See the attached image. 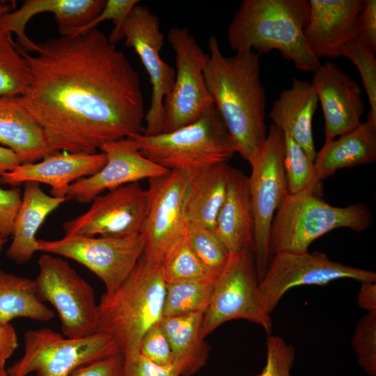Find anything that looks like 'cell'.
<instances>
[{"label": "cell", "instance_id": "cell-16", "mask_svg": "<svg viewBox=\"0 0 376 376\" xmlns=\"http://www.w3.org/2000/svg\"><path fill=\"white\" fill-rule=\"evenodd\" d=\"M89 208L63 223L64 236H123L141 233L147 212L148 191L139 182L96 196Z\"/></svg>", "mask_w": 376, "mask_h": 376}, {"label": "cell", "instance_id": "cell-34", "mask_svg": "<svg viewBox=\"0 0 376 376\" xmlns=\"http://www.w3.org/2000/svg\"><path fill=\"white\" fill-rule=\"evenodd\" d=\"M184 236L199 260L217 277L230 254L214 231L202 224L189 222L185 224Z\"/></svg>", "mask_w": 376, "mask_h": 376}, {"label": "cell", "instance_id": "cell-42", "mask_svg": "<svg viewBox=\"0 0 376 376\" xmlns=\"http://www.w3.org/2000/svg\"><path fill=\"white\" fill-rule=\"evenodd\" d=\"M358 38L376 51L375 0H363L358 19Z\"/></svg>", "mask_w": 376, "mask_h": 376}, {"label": "cell", "instance_id": "cell-4", "mask_svg": "<svg viewBox=\"0 0 376 376\" xmlns=\"http://www.w3.org/2000/svg\"><path fill=\"white\" fill-rule=\"evenodd\" d=\"M166 282L161 263L143 256L125 281L97 304V332L110 335L120 354L139 353L145 333L163 317Z\"/></svg>", "mask_w": 376, "mask_h": 376}, {"label": "cell", "instance_id": "cell-35", "mask_svg": "<svg viewBox=\"0 0 376 376\" xmlns=\"http://www.w3.org/2000/svg\"><path fill=\"white\" fill-rule=\"evenodd\" d=\"M339 56L347 58L357 67L368 97L370 111L376 114L375 51L360 39L357 38L340 48Z\"/></svg>", "mask_w": 376, "mask_h": 376}, {"label": "cell", "instance_id": "cell-36", "mask_svg": "<svg viewBox=\"0 0 376 376\" xmlns=\"http://www.w3.org/2000/svg\"><path fill=\"white\" fill-rule=\"evenodd\" d=\"M357 363L369 376L376 375V313H367L357 322L352 340Z\"/></svg>", "mask_w": 376, "mask_h": 376}, {"label": "cell", "instance_id": "cell-28", "mask_svg": "<svg viewBox=\"0 0 376 376\" xmlns=\"http://www.w3.org/2000/svg\"><path fill=\"white\" fill-rule=\"evenodd\" d=\"M203 313L163 317L159 321L171 347L173 364L180 376H193L207 364L210 346L201 336Z\"/></svg>", "mask_w": 376, "mask_h": 376}, {"label": "cell", "instance_id": "cell-38", "mask_svg": "<svg viewBox=\"0 0 376 376\" xmlns=\"http://www.w3.org/2000/svg\"><path fill=\"white\" fill-rule=\"evenodd\" d=\"M139 2V0H107L100 13L92 22L78 29L72 36L96 28L97 25L105 20H112L113 28L108 38L112 43L116 44L123 38V29L127 17Z\"/></svg>", "mask_w": 376, "mask_h": 376}, {"label": "cell", "instance_id": "cell-3", "mask_svg": "<svg viewBox=\"0 0 376 376\" xmlns=\"http://www.w3.org/2000/svg\"><path fill=\"white\" fill-rule=\"evenodd\" d=\"M308 15V0H244L228 25V44L235 52L278 50L299 70L314 72L321 63L304 38Z\"/></svg>", "mask_w": 376, "mask_h": 376}, {"label": "cell", "instance_id": "cell-44", "mask_svg": "<svg viewBox=\"0 0 376 376\" xmlns=\"http://www.w3.org/2000/svg\"><path fill=\"white\" fill-rule=\"evenodd\" d=\"M18 346L15 329L10 323L0 322V368H5L7 360Z\"/></svg>", "mask_w": 376, "mask_h": 376}, {"label": "cell", "instance_id": "cell-12", "mask_svg": "<svg viewBox=\"0 0 376 376\" xmlns=\"http://www.w3.org/2000/svg\"><path fill=\"white\" fill-rule=\"evenodd\" d=\"M38 251L73 260L87 267L104 283L106 292L119 287L144 252L141 233L123 236H64L38 240Z\"/></svg>", "mask_w": 376, "mask_h": 376}, {"label": "cell", "instance_id": "cell-31", "mask_svg": "<svg viewBox=\"0 0 376 376\" xmlns=\"http://www.w3.org/2000/svg\"><path fill=\"white\" fill-rule=\"evenodd\" d=\"M214 283V281L166 283L163 317L204 313L210 303Z\"/></svg>", "mask_w": 376, "mask_h": 376}, {"label": "cell", "instance_id": "cell-22", "mask_svg": "<svg viewBox=\"0 0 376 376\" xmlns=\"http://www.w3.org/2000/svg\"><path fill=\"white\" fill-rule=\"evenodd\" d=\"M213 231L230 255L254 246V217L248 177L232 167Z\"/></svg>", "mask_w": 376, "mask_h": 376}, {"label": "cell", "instance_id": "cell-19", "mask_svg": "<svg viewBox=\"0 0 376 376\" xmlns=\"http://www.w3.org/2000/svg\"><path fill=\"white\" fill-rule=\"evenodd\" d=\"M304 35L318 58L338 57L340 48L358 38V19L363 0H309Z\"/></svg>", "mask_w": 376, "mask_h": 376}, {"label": "cell", "instance_id": "cell-23", "mask_svg": "<svg viewBox=\"0 0 376 376\" xmlns=\"http://www.w3.org/2000/svg\"><path fill=\"white\" fill-rule=\"evenodd\" d=\"M318 104L311 83L294 79L290 88L279 93L269 113L273 125L288 134L314 161L316 151L312 124Z\"/></svg>", "mask_w": 376, "mask_h": 376}, {"label": "cell", "instance_id": "cell-8", "mask_svg": "<svg viewBox=\"0 0 376 376\" xmlns=\"http://www.w3.org/2000/svg\"><path fill=\"white\" fill-rule=\"evenodd\" d=\"M285 140L282 130L272 125L252 161L248 177L254 217L253 254L259 282L271 259L270 231L275 213L288 193L284 169Z\"/></svg>", "mask_w": 376, "mask_h": 376}, {"label": "cell", "instance_id": "cell-13", "mask_svg": "<svg viewBox=\"0 0 376 376\" xmlns=\"http://www.w3.org/2000/svg\"><path fill=\"white\" fill-rule=\"evenodd\" d=\"M341 279L376 282V273L333 261L322 252H278L270 259L259 282V290L264 308L270 315L291 288L324 285Z\"/></svg>", "mask_w": 376, "mask_h": 376}, {"label": "cell", "instance_id": "cell-32", "mask_svg": "<svg viewBox=\"0 0 376 376\" xmlns=\"http://www.w3.org/2000/svg\"><path fill=\"white\" fill-rule=\"evenodd\" d=\"M8 34L0 30V97H18L28 88L31 73Z\"/></svg>", "mask_w": 376, "mask_h": 376}, {"label": "cell", "instance_id": "cell-29", "mask_svg": "<svg viewBox=\"0 0 376 376\" xmlns=\"http://www.w3.org/2000/svg\"><path fill=\"white\" fill-rule=\"evenodd\" d=\"M54 317V311L40 299L34 280L0 269L1 322L17 318L49 321Z\"/></svg>", "mask_w": 376, "mask_h": 376}, {"label": "cell", "instance_id": "cell-1", "mask_svg": "<svg viewBox=\"0 0 376 376\" xmlns=\"http://www.w3.org/2000/svg\"><path fill=\"white\" fill-rule=\"evenodd\" d=\"M31 80L17 97L42 128L49 153L93 154L145 130L138 73L108 36L94 28L36 44Z\"/></svg>", "mask_w": 376, "mask_h": 376}, {"label": "cell", "instance_id": "cell-11", "mask_svg": "<svg viewBox=\"0 0 376 376\" xmlns=\"http://www.w3.org/2000/svg\"><path fill=\"white\" fill-rule=\"evenodd\" d=\"M167 40L175 52V79L164 100V132H171L200 118L214 105L207 88L204 52L187 27L169 29Z\"/></svg>", "mask_w": 376, "mask_h": 376}, {"label": "cell", "instance_id": "cell-49", "mask_svg": "<svg viewBox=\"0 0 376 376\" xmlns=\"http://www.w3.org/2000/svg\"><path fill=\"white\" fill-rule=\"evenodd\" d=\"M0 376H8L5 368H0Z\"/></svg>", "mask_w": 376, "mask_h": 376}, {"label": "cell", "instance_id": "cell-14", "mask_svg": "<svg viewBox=\"0 0 376 376\" xmlns=\"http://www.w3.org/2000/svg\"><path fill=\"white\" fill-rule=\"evenodd\" d=\"M125 45L133 49L143 65L152 86L151 101L145 115L143 134L154 135L164 132V100L175 79V68L160 56L164 37L160 20L149 8L136 5L123 29Z\"/></svg>", "mask_w": 376, "mask_h": 376}, {"label": "cell", "instance_id": "cell-39", "mask_svg": "<svg viewBox=\"0 0 376 376\" xmlns=\"http://www.w3.org/2000/svg\"><path fill=\"white\" fill-rule=\"evenodd\" d=\"M139 353L157 365L167 366L173 364L171 347L159 322L152 326L143 335Z\"/></svg>", "mask_w": 376, "mask_h": 376}, {"label": "cell", "instance_id": "cell-20", "mask_svg": "<svg viewBox=\"0 0 376 376\" xmlns=\"http://www.w3.org/2000/svg\"><path fill=\"white\" fill-rule=\"evenodd\" d=\"M106 162L107 155L102 151L93 154L59 152L35 163L19 164L3 173L1 183L11 187L27 182L43 183L51 187L52 196L65 197L72 183L95 174Z\"/></svg>", "mask_w": 376, "mask_h": 376}, {"label": "cell", "instance_id": "cell-27", "mask_svg": "<svg viewBox=\"0 0 376 376\" xmlns=\"http://www.w3.org/2000/svg\"><path fill=\"white\" fill-rule=\"evenodd\" d=\"M0 143L13 150L21 164L50 155L42 128L16 97H0Z\"/></svg>", "mask_w": 376, "mask_h": 376}, {"label": "cell", "instance_id": "cell-43", "mask_svg": "<svg viewBox=\"0 0 376 376\" xmlns=\"http://www.w3.org/2000/svg\"><path fill=\"white\" fill-rule=\"evenodd\" d=\"M123 363V355L116 354L79 368L70 376H121Z\"/></svg>", "mask_w": 376, "mask_h": 376}, {"label": "cell", "instance_id": "cell-37", "mask_svg": "<svg viewBox=\"0 0 376 376\" xmlns=\"http://www.w3.org/2000/svg\"><path fill=\"white\" fill-rule=\"evenodd\" d=\"M266 363L263 370L250 376H291L295 357V349L284 339L276 335H268Z\"/></svg>", "mask_w": 376, "mask_h": 376}, {"label": "cell", "instance_id": "cell-30", "mask_svg": "<svg viewBox=\"0 0 376 376\" xmlns=\"http://www.w3.org/2000/svg\"><path fill=\"white\" fill-rule=\"evenodd\" d=\"M161 265L166 283L214 281L217 278L199 260L185 236L166 253Z\"/></svg>", "mask_w": 376, "mask_h": 376}, {"label": "cell", "instance_id": "cell-17", "mask_svg": "<svg viewBox=\"0 0 376 376\" xmlns=\"http://www.w3.org/2000/svg\"><path fill=\"white\" fill-rule=\"evenodd\" d=\"M100 150L107 155L106 164L95 174L72 183L67 192L69 200L87 203L105 191L169 171L143 156L131 138L106 143Z\"/></svg>", "mask_w": 376, "mask_h": 376}, {"label": "cell", "instance_id": "cell-9", "mask_svg": "<svg viewBox=\"0 0 376 376\" xmlns=\"http://www.w3.org/2000/svg\"><path fill=\"white\" fill-rule=\"evenodd\" d=\"M244 319L260 326L267 335L272 330L270 315L263 304L253 251L246 249L230 255L214 281L201 328L205 338L226 322Z\"/></svg>", "mask_w": 376, "mask_h": 376}, {"label": "cell", "instance_id": "cell-40", "mask_svg": "<svg viewBox=\"0 0 376 376\" xmlns=\"http://www.w3.org/2000/svg\"><path fill=\"white\" fill-rule=\"evenodd\" d=\"M121 376H180L178 369L173 365H157L140 353L123 357Z\"/></svg>", "mask_w": 376, "mask_h": 376}, {"label": "cell", "instance_id": "cell-2", "mask_svg": "<svg viewBox=\"0 0 376 376\" xmlns=\"http://www.w3.org/2000/svg\"><path fill=\"white\" fill-rule=\"evenodd\" d=\"M208 49L204 70L207 88L237 152L250 163L267 134L260 54L249 50L226 56L214 36L209 38Z\"/></svg>", "mask_w": 376, "mask_h": 376}, {"label": "cell", "instance_id": "cell-21", "mask_svg": "<svg viewBox=\"0 0 376 376\" xmlns=\"http://www.w3.org/2000/svg\"><path fill=\"white\" fill-rule=\"evenodd\" d=\"M104 0H26L20 8L0 16V30L17 36V45L27 52H34L36 43L25 33L28 22L40 13L54 15L62 36H72L92 22L102 10Z\"/></svg>", "mask_w": 376, "mask_h": 376}, {"label": "cell", "instance_id": "cell-15", "mask_svg": "<svg viewBox=\"0 0 376 376\" xmlns=\"http://www.w3.org/2000/svg\"><path fill=\"white\" fill-rule=\"evenodd\" d=\"M191 173L169 171L148 179L147 212L141 232L146 258L162 263L184 236L183 203Z\"/></svg>", "mask_w": 376, "mask_h": 376}, {"label": "cell", "instance_id": "cell-6", "mask_svg": "<svg viewBox=\"0 0 376 376\" xmlns=\"http://www.w3.org/2000/svg\"><path fill=\"white\" fill-rule=\"evenodd\" d=\"M130 138L143 156L168 171L193 172L227 162L237 152L214 104L196 120L173 131Z\"/></svg>", "mask_w": 376, "mask_h": 376}, {"label": "cell", "instance_id": "cell-18", "mask_svg": "<svg viewBox=\"0 0 376 376\" xmlns=\"http://www.w3.org/2000/svg\"><path fill=\"white\" fill-rule=\"evenodd\" d=\"M311 84L324 119L325 141L359 127L365 106L357 82L334 63L325 61L313 72Z\"/></svg>", "mask_w": 376, "mask_h": 376}, {"label": "cell", "instance_id": "cell-47", "mask_svg": "<svg viewBox=\"0 0 376 376\" xmlns=\"http://www.w3.org/2000/svg\"><path fill=\"white\" fill-rule=\"evenodd\" d=\"M11 10V6L4 3H0V16L5 15Z\"/></svg>", "mask_w": 376, "mask_h": 376}, {"label": "cell", "instance_id": "cell-24", "mask_svg": "<svg viewBox=\"0 0 376 376\" xmlns=\"http://www.w3.org/2000/svg\"><path fill=\"white\" fill-rule=\"evenodd\" d=\"M68 200V196L48 195L39 183L25 182L6 257L17 264L27 263L38 251L36 234L40 227L50 213Z\"/></svg>", "mask_w": 376, "mask_h": 376}, {"label": "cell", "instance_id": "cell-41", "mask_svg": "<svg viewBox=\"0 0 376 376\" xmlns=\"http://www.w3.org/2000/svg\"><path fill=\"white\" fill-rule=\"evenodd\" d=\"M22 198L21 189L0 187V235L8 238L13 235L15 219Z\"/></svg>", "mask_w": 376, "mask_h": 376}, {"label": "cell", "instance_id": "cell-5", "mask_svg": "<svg viewBox=\"0 0 376 376\" xmlns=\"http://www.w3.org/2000/svg\"><path fill=\"white\" fill-rule=\"evenodd\" d=\"M320 191L318 187L296 194L287 193L272 221V254L308 251L313 242L336 228L361 232L372 224L373 217L366 205L332 206L321 198Z\"/></svg>", "mask_w": 376, "mask_h": 376}, {"label": "cell", "instance_id": "cell-45", "mask_svg": "<svg viewBox=\"0 0 376 376\" xmlns=\"http://www.w3.org/2000/svg\"><path fill=\"white\" fill-rule=\"evenodd\" d=\"M359 307L368 313H376V282L362 281L357 296Z\"/></svg>", "mask_w": 376, "mask_h": 376}, {"label": "cell", "instance_id": "cell-33", "mask_svg": "<svg viewBox=\"0 0 376 376\" xmlns=\"http://www.w3.org/2000/svg\"><path fill=\"white\" fill-rule=\"evenodd\" d=\"M285 140L284 169L288 193L296 194L320 187L316 178L314 160L291 136L283 132Z\"/></svg>", "mask_w": 376, "mask_h": 376}, {"label": "cell", "instance_id": "cell-46", "mask_svg": "<svg viewBox=\"0 0 376 376\" xmlns=\"http://www.w3.org/2000/svg\"><path fill=\"white\" fill-rule=\"evenodd\" d=\"M21 164L16 153L10 148L0 146V183L2 175Z\"/></svg>", "mask_w": 376, "mask_h": 376}, {"label": "cell", "instance_id": "cell-7", "mask_svg": "<svg viewBox=\"0 0 376 376\" xmlns=\"http://www.w3.org/2000/svg\"><path fill=\"white\" fill-rule=\"evenodd\" d=\"M119 353L107 334L71 338L45 327L24 333V354L6 370L8 376H70L79 368Z\"/></svg>", "mask_w": 376, "mask_h": 376}, {"label": "cell", "instance_id": "cell-25", "mask_svg": "<svg viewBox=\"0 0 376 376\" xmlns=\"http://www.w3.org/2000/svg\"><path fill=\"white\" fill-rule=\"evenodd\" d=\"M376 159V114L370 110L365 122L336 140L325 141L314 161L321 182L338 170L372 163Z\"/></svg>", "mask_w": 376, "mask_h": 376}, {"label": "cell", "instance_id": "cell-48", "mask_svg": "<svg viewBox=\"0 0 376 376\" xmlns=\"http://www.w3.org/2000/svg\"><path fill=\"white\" fill-rule=\"evenodd\" d=\"M8 238L2 237L0 235V253L1 252L3 246L7 242Z\"/></svg>", "mask_w": 376, "mask_h": 376}, {"label": "cell", "instance_id": "cell-26", "mask_svg": "<svg viewBox=\"0 0 376 376\" xmlns=\"http://www.w3.org/2000/svg\"><path fill=\"white\" fill-rule=\"evenodd\" d=\"M231 169L227 162H221L191 173L183 203L185 224L198 223L213 230Z\"/></svg>", "mask_w": 376, "mask_h": 376}, {"label": "cell", "instance_id": "cell-10", "mask_svg": "<svg viewBox=\"0 0 376 376\" xmlns=\"http://www.w3.org/2000/svg\"><path fill=\"white\" fill-rule=\"evenodd\" d=\"M38 265V295L56 309L63 335L79 338L97 333V304L89 283L61 257L45 253Z\"/></svg>", "mask_w": 376, "mask_h": 376}]
</instances>
